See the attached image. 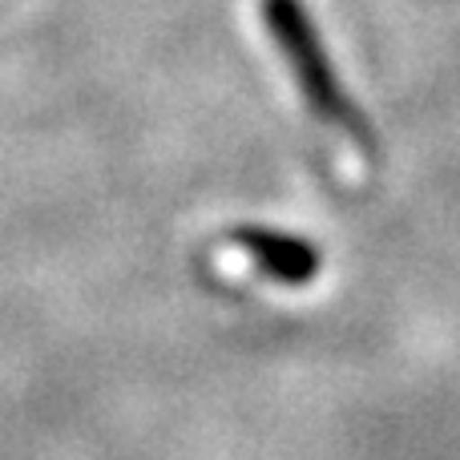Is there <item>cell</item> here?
I'll return each mask as SVG.
<instances>
[{"label":"cell","instance_id":"obj_1","mask_svg":"<svg viewBox=\"0 0 460 460\" xmlns=\"http://www.w3.org/2000/svg\"><path fill=\"white\" fill-rule=\"evenodd\" d=\"M259 8H262V24H267L270 40L279 45V53H283L287 69L295 73V81H299V89H303L311 110H315L323 121H332V126L348 129L351 137L367 142L364 118L351 110L343 85L335 81V69H332V61H327L319 29L307 16L303 0H262Z\"/></svg>","mask_w":460,"mask_h":460}]
</instances>
